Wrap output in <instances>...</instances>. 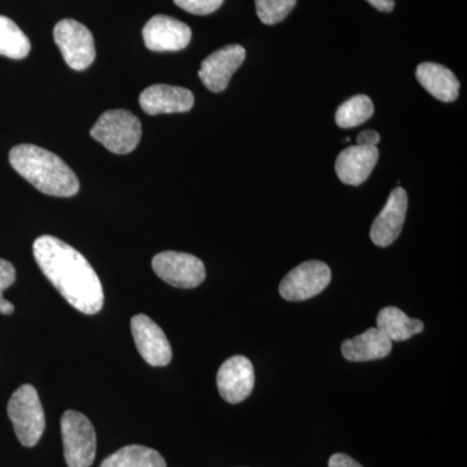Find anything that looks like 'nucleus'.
Instances as JSON below:
<instances>
[{
  "label": "nucleus",
  "mask_w": 467,
  "mask_h": 467,
  "mask_svg": "<svg viewBox=\"0 0 467 467\" xmlns=\"http://www.w3.org/2000/svg\"><path fill=\"white\" fill-rule=\"evenodd\" d=\"M90 134L110 152L125 155L137 149L142 138V125L129 110H107L92 126Z\"/></svg>",
  "instance_id": "nucleus-4"
},
{
  "label": "nucleus",
  "mask_w": 467,
  "mask_h": 467,
  "mask_svg": "<svg viewBox=\"0 0 467 467\" xmlns=\"http://www.w3.org/2000/svg\"><path fill=\"white\" fill-rule=\"evenodd\" d=\"M133 334L138 352L150 367H167L171 364L173 353L164 331L146 315H137L131 318Z\"/></svg>",
  "instance_id": "nucleus-9"
},
{
  "label": "nucleus",
  "mask_w": 467,
  "mask_h": 467,
  "mask_svg": "<svg viewBox=\"0 0 467 467\" xmlns=\"http://www.w3.org/2000/svg\"><path fill=\"white\" fill-rule=\"evenodd\" d=\"M100 467H167L161 454L143 445H128L110 454Z\"/></svg>",
  "instance_id": "nucleus-19"
},
{
  "label": "nucleus",
  "mask_w": 467,
  "mask_h": 467,
  "mask_svg": "<svg viewBox=\"0 0 467 467\" xmlns=\"http://www.w3.org/2000/svg\"><path fill=\"white\" fill-rule=\"evenodd\" d=\"M245 50L239 45H229L209 55L202 63L199 77L208 90H226L230 79L244 63Z\"/></svg>",
  "instance_id": "nucleus-12"
},
{
  "label": "nucleus",
  "mask_w": 467,
  "mask_h": 467,
  "mask_svg": "<svg viewBox=\"0 0 467 467\" xmlns=\"http://www.w3.org/2000/svg\"><path fill=\"white\" fill-rule=\"evenodd\" d=\"M7 413L21 444L27 448L38 444L45 432L46 418L38 392L33 386L24 384L14 392Z\"/></svg>",
  "instance_id": "nucleus-3"
},
{
  "label": "nucleus",
  "mask_w": 467,
  "mask_h": 467,
  "mask_svg": "<svg viewBox=\"0 0 467 467\" xmlns=\"http://www.w3.org/2000/svg\"><path fill=\"white\" fill-rule=\"evenodd\" d=\"M392 342L378 327H371L353 339L342 344L344 358L350 362H367L387 358L391 353Z\"/></svg>",
  "instance_id": "nucleus-16"
},
{
  "label": "nucleus",
  "mask_w": 467,
  "mask_h": 467,
  "mask_svg": "<svg viewBox=\"0 0 467 467\" xmlns=\"http://www.w3.org/2000/svg\"><path fill=\"white\" fill-rule=\"evenodd\" d=\"M254 2H256L257 16L261 23L265 26H275L291 14L297 0H254Z\"/></svg>",
  "instance_id": "nucleus-22"
},
{
  "label": "nucleus",
  "mask_w": 467,
  "mask_h": 467,
  "mask_svg": "<svg viewBox=\"0 0 467 467\" xmlns=\"http://www.w3.org/2000/svg\"><path fill=\"white\" fill-rule=\"evenodd\" d=\"M30 48L26 34L11 18L0 16V55L21 60L29 55Z\"/></svg>",
  "instance_id": "nucleus-20"
},
{
  "label": "nucleus",
  "mask_w": 467,
  "mask_h": 467,
  "mask_svg": "<svg viewBox=\"0 0 467 467\" xmlns=\"http://www.w3.org/2000/svg\"><path fill=\"white\" fill-rule=\"evenodd\" d=\"M377 327L391 339V342H405L414 335L422 333V321L408 317L396 306H386L378 313Z\"/></svg>",
  "instance_id": "nucleus-18"
},
{
  "label": "nucleus",
  "mask_w": 467,
  "mask_h": 467,
  "mask_svg": "<svg viewBox=\"0 0 467 467\" xmlns=\"http://www.w3.org/2000/svg\"><path fill=\"white\" fill-rule=\"evenodd\" d=\"M221 398L230 404L244 401L254 391V365L244 356H234L221 365L217 374Z\"/></svg>",
  "instance_id": "nucleus-11"
},
{
  "label": "nucleus",
  "mask_w": 467,
  "mask_h": 467,
  "mask_svg": "<svg viewBox=\"0 0 467 467\" xmlns=\"http://www.w3.org/2000/svg\"><path fill=\"white\" fill-rule=\"evenodd\" d=\"M174 3L189 14L205 16L216 12L223 5V0H174Z\"/></svg>",
  "instance_id": "nucleus-24"
},
{
  "label": "nucleus",
  "mask_w": 467,
  "mask_h": 467,
  "mask_svg": "<svg viewBox=\"0 0 467 467\" xmlns=\"http://www.w3.org/2000/svg\"><path fill=\"white\" fill-rule=\"evenodd\" d=\"M358 146H371L377 147V144L380 142V135L374 130L361 131L358 137Z\"/></svg>",
  "instance_id": "nucleus-26"
},
{
  "label": "nucleus",
  "mask_w": 467,
  "mask_h": 467,
  "mask_svg": "<svg viewBox=\"0 0 467 467\" xmlns=\"http://www.w3.org/2000/svg\"><path fill=\"white\" fill-rule=\"evenodd\" d=\"M16 281V270L7 260L0 259V313L2 315H12L15 306L5 299L3 294Z\"/></svg>",
  "instance_id": "nucleus-23"
},
{
  "label": "nucleus",
  "mask_w": 467,
  "mask_h": 467,
  "mask_svg": "<svg viewBox=\"0 0 467 467\" xmlns=\"http://www.w3.org/2000/svg\"><path fill=\"white\" fill-rule=\"evenodd\" d=\"M193 103L192 92L178 86H150L140 97V107L150 116L189 112Z\"/></svg>",
  "instance_id": "nucleus-14"
},
{
  "label": "nucleus",
  "mask_w": 467,
  "mask_h": 467,
  "mask_svg": "<svg viewBox=\"0 0 467 467\" xmlns=\"http://www.w3.org/2000/svg\"><path fill=\"white\" fill-rule=\"evenodd\" d=\"M379 160V150L371 146H350L337 155L335 171L343 183L359 186L368 180Z\"/></svg>",
  "instance_id": "nucleus-15"
},
{
  "label": "nucleus",
  "mask_w": 467,
  "mask_h": 467,
  "mask_svg": "<svg viewBox=\"0 0 467 467\" xmlns=\"http://www.w3.org/2000/svg\"><path fill=\"white\" fill-rule=\"evenodd\" d=\"M9 162L21 177L46 195L70 198L78 192L79 181L75 171L50 150L34 144H18L9 152Z\"/></svg>",
  "instance_id": "nucleus-2"
},
{
  "label": "nucleus",
  "mask_w": 467,
  "mask_h": 467,
  "mask_svg": "<svg viewBox=\"0 0 467 467\" xmlns=\"http://www.w3.org/2000/svg\"><path fill=\"white\" fill-rule=\"evenodd\" d=\"M192 36L189 26L165 15L153 16L143 27L144 45L155 52L183 50L192 41Z\"/></svg>",
  "instance_id": "nucleus-10"
},
{
  "label": "nucleus",
  "mask_w": 467,
  "mask_h": 467,
  "mask_svg": "<svg viewBox=\"0 0 467 467\" xmlns=\"http://www.w3.org/2000/svg\"><path fill=\"white\" fill-rule=\"evenodd\" d=\"M34 259L43 275L78 312L97 315L104 306L103 285L81 252L51 235L34 242Z\"/></svg>",
  "instance_id": "nucleus-1"
},
{
  "label": "nucleus",
  "mask_w": 467,
  "mask_h": 467,
  "mask_svg": "<svg viewBox=\"0 0 467 467\" xmlns=\"http://www.w3.org/2000/svg\"><path fill=\"white\" fill-rule=\"evenodd\" d=\"M408 211V193L396 187L370 230V238L378 247H389L400 236Z\"/></svg>",
  "instance_id": "nucleus-13"
},
{
  "label": "nucleus",
  "mask_w": 467,
  "mask_h": 467,
  "mask_svg": "<svg viewBox=\"0 0 467 467\" xmlns=\"http://www.w3.org/2000/svg\"><path fill=\"white\" fill-rule=\"evenodd\" d=\"M328 467H364L359 465L358 461L344 453L333 454L328 460Z\"/></svg>",
  "instance_id": "nucleus-25"
},
{
  "label": "nucleus",
  "mask_w": 467,
  "mask_h": 467,
  "mask_svg": "<svg viewBox=\"0 0 467 467\" xmlns=\"http://www.w3.org/2000/svg\"><path fill=\"white\" fill-rule=\"evenodd\" d=\"M330 281V267L322 261H306L285 276L279 294L287 301H306L321 294Z\"/></svg>",
  "instance_id": "nucleus-8"
},
{
  "label": "nucleus",
  "mask_w": 467,
  "mask_h": 467,
  "mask_svg": "<svg viewBox=\"0 0 467 467\" xmlns=\"http://www.w3.org/2000/svg\"><path fill=\"white\" fill-rule=\"evenodd\" d=\"M367 2L380 12H392L395 8V0H367Z\"/></svg>",
  "instance_id": "nucleus-27"
},
{
  "label": "nucleus",
  "mask_w": 467,
  "mask_h": 467,
  "mask_svg": "<svg viewBox=\"0 0 467 467\" xmlns=\"http://www.w3.org/2000/svg\"><path fill=\"white\" fill-rule=\"evenodd\" d=\"M152 269L159 278L178 288H195L205 279V266L202 260L183 252L165 251L156 254Z\"/></svg>",
  "instance_id": "nucleus-7"
},
{
  "label": "nucleus",
  "mask_w": 467,
  "mask_h": 467,
  "mask_svg": "<svg viewBox=\"0 0 467 467\" xmlns=\"http://www.w3.org/2000/svg\"><path fill=\"white\" fill-rule=\"evenodd\" d=\"M417 79L429 94L444 103L459 98L460 82L448 67L435 63H422L417 67Z\"/></svg>",
  "instance_id": "nucleus-17"
},
{
  "label": "nucleus",
  "mask_w": 467,
  "mask_h": 467,
  "mask_svg": "<svg viewBox=\"0 0 467 467\" xmlns=\"http://www.w3.org/2000/svg\"><path fill=\"white\" fill-rule=\"evenodd\" d=\"M64 457L69 467H90L97 456V434L91 420L79 411L67 410L61 418Z\"/></svg>",
  "instance_id": "nucleus-5"
},
{
  "label": "nucleus",
  "mask_w": 467,
  "mask_h": 467,
  "mask_svg": "<svg viewBox=\"0 0 467 467\" xmlns=\"http://www.w3.org/2000/svg\"><path fill=\"white\" fill-rule=\"evenodd\" d=\"M374 113V104L367 95H356L344 101L337 110L335 121L343 129L356 128L367 122Z\"/></svg>",
  "instance_id": "nucleus-21"
},
{
  "label": "nucleus",
  "mask_w": 467,
  "mask_h": 467,
  "mask_svg": "<svg viewBox=\"0 0 467 467\" xmlns=\"http://www.w3.org/2000/svg\"><path fill=\"white\" fill-rule=\"evenodd\" d=\"M54 39L67 66L75 70H85L95 60L94 36L90 30L72 18L58 21L54 29Z\"/></svg>",
  "instance_id": "nucleus-6"
}]
</instances>
